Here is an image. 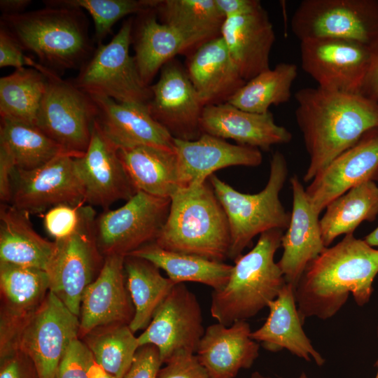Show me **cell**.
Instances as JSON below:
<instances>
[{
    "label": "cell",
    "mask_w": 378,
    "mask_h": 378,
    "mask_svg": "<svg viewBox=\"0 0 378 378\" xmlns=\"http://www.w3.org/2000/svg\"><path fill=\"white\" fill-rule=\"evenodd\" d=\"M295 115L309 164L308 183L368 130L378 127V104L358 93L304 88L295 94Z\"/></svg>",
    "instance_id": "6da1fadb"
},
{
    "label": "cell",
    "mask_w": 378,
    "mask_h": 378,
    "mask_svg": "<svg viewBox=\"0 0 378 378\" xmlns=\"http://www.w3.org/2000/svg\"><path fill=\"white\" fill-rule=\"evenodd\" d=\"M378 274V249L346 234L337 244L326 247L306 267L294 289L298 314L307 318H331L351 293L356 304L370 300Z\"/></svg>",
    "instance_id": "7a4b0ae2"
},
{
    "label": "cell",
    "mask_w": 378,
    "mask_h": 378,
    "mask_svg": "<svg viewBox=\"0 0 378 378\" xmlns=\"http://www.w3.org/2000/svg\"><path fill=\"white\" fill-rule=\"evenodd\" d=\"M154 242L165 250L214 261L228 258V220L208 180L180 188L172 195L167 219Z\"/></svg>",
    "instance_id": "3957f363"
},
{
    "label": "cell",
    "mask_w": 378,
    "mask_h": 378,
    "mask_svg": "<svg viewBox=\"0 0 378 378\" xmlns=\"http://www.w3.org/2000/svg\"><path fill=\"white\" fill-rule=\"evenodd\" d=\"M1 25L22 48L54 71L80 68L91 57L92 43L82 9L51 6L17 15H2Z\"/></svg>",
    "instance_id": "277c9868"
},
{
    "label": "cell",
    "mask_w": 378,
    "mask_h": 378,
    "mask_svg": "<svg viewBox=\"0 0 378 378\" xmlns=\"http://www.w3.org/2000/svg\"><path fill=\"white\" fill-rule=\"evenodd\" d=\"M284 230L262 232L253 248L234 260L229 280L211 293L210 312L218 323L229 326L256 315L274 300L286 284L274 255Z\"/></svg>",
    "instance_id": "5b68a950"
},
{
    "label": "cell",
    "mask_w": 378,
    "mask_h": 378,
    "mask_svg": "<svg viewBox=\"0 0 378 378\" xmlns=\"http://www.w3.org/2000/svg\"><path fill=\"white\" fill-rule=\"evenodd\" d=\"M285 156L276 151L270 160L267 183L260 192L242 193L214 174L208 178L227 216L230 232L228 258L235 260L253 239L272 229L288 227L290 214L286 211L279 194L288 177Z\"/></svg>",
    "instance_id": "8992f818"
},
{
    "label": "cell",
    "mask_w": 378,
    "mask_h": 378,
    "mask_svg": "<svg viewBox=\"0 0 378 378\" xmlns=\"http://www.w3.org/2000/svg\"><path fill=\"white\" fill-rule=\"evenodd\" d=\"M27 65L41 71L46 89L41 102L36 126L75 158L87 150L97 108L92 97L72 81L63 80L57 73L27 57Z\"/></svg>",
    "instance_id": "52a82bcc"
},
{
    "label": "cell",
    "mask_w": 378,
    "mask_h": 378,
    "mask_svg": "<svg viewBox=\"0 0 378 378\" xmlns=\"http://www.w3.org/2000/svg\"><path fill=\"white\" fill-rule=\"evenodd\" d=\"M133 20L123 22L107 44H98L72 81L90 96L111 98L120 103L148 104L152 98L150 86L142 80L134 57L130 54Z\"/></svg>",
    "instance_id": "ba28073f"
},
{
    "label": "cell",
    "mask_w": 378,
    "mask_h": 378,
    "mask_svg": "<svg viewBox=\"0 0 378 378\" xmlns=\"http://www.w3.org/2000/svg\"><path fill=\"white\" fill-rule=\"evenodd\" d=\"M96 212L90 205L78 209V222L69 236L55 240V249L46 270L49 291L76 316H80L81 300L101 264L96 238Z\"/></svg>",
    "instance_id": "9c48e42d"
},
{
    "label": "cell",
    "mask_w": 378,
    "mask_h": 378,
    "mask_svg": "<svg viewBox=\"0 0 378 378\" xmlns=\"http://www.w3.org/2000/svg\"><path fill=\"white\" fill-rule=\"evenodd\" d=\"M301 41L316 38L378 46V0H303L290 22Z\"/></svg>",
    "instance_id": "30bf717a"
},
{
    "label": "cell",
    "mask_w": 378,
    "mask_h": 378,
    "mask_svg": "<svg viewBox=\"0 0 378 378\" xmlns=\"http://www.w3.org/2000/svg\"><path fill=\"white\" fill-rule=\"evenodd\" d=\"M171 199L138 191L126 203L96 218L97 246L102 254L126 256L154 242L169 214Z\"/></svg>",
    "instance_id": "8fae6325"
},
{
    "label": "cell",
    "mask_w": 378,
    "mask_h": 378,
    "mask_svg": "<svg viewBox=\"0 0 378 378\" xmlns=\"http://www.w3.org/2000/svg\"><path fill=\"white\" fill-rule=\"evenodd\" d=\"M17 337L15 349L32 361L38 378H55L59 363L78 337V317L52 292L27 316Z\"/></svg>",
    "instance_id": "7c38bea8"
},
{
    "label": "cell",
    "mask_w": 378,
    "mask_h": 378,
    "mask_svg": "<svg viewBox=\"0 0 378 378\" xmlns=\"http://www.w3.org/2000/svg\"><path fill=\"white\" fill-rule=\"evenodd\" d=\"M376 48L340 38L305 39L301 66L321 88L359 94Z\"/></svg>",
    "instance_id": "4fadbf2b"
},
{
    "label": "cell",
    "mask_w": 378,
    "mask_h": 378,
    "mask_svg": "<svg viewBox=\"0 0 378 378\" xmlns=\"http://www.w3.org/2000/svg\"><path fill=\"white\" fill-rule=\"evenodd\" d=\"M10 190L9 204L29 214L42 213L59 204L77 206L85 202L75 157L66 153L34 169L15 167L10 175Z\"/></svg>",
    "instance_id": "5bb4252c"
},
{
    "label": "cell",
    "mask_w": 378,
    "mask_h": 378,
    "mask_svg": "<svg viewBox=\"0 0 378 378\" xmlns=\"http://www.w3.org/2000/svg\"><path fill=\"white\" fill-rule=\"evenodd\" d=\"M202 309L195 295L183 283L176 284L138 337L140 346L155 345L164 363L180 351L196 353L204 333Z\"/></svg>",
    "instance_id": "9a60e30c"
},
{
    "label": "cell",
    "mask_w": 378,
    "mask_h": 378,
    "mask_svg": "<svg viewBox=\"0 0 378 378\" xmlns=\"http://www.w3.org/2000/svg\"><path fill=\"white\" fill-rule=\"evenodd\" d=\"M147 104L152 116L175 138L192 141L202 134L200 119L204 107L186 69L172 59L161 69L158 81L150 85Z\"/></svg>",
    "instance_id": "2e32d148"
},
{
    "label": "cell",
    "mask_w": 378,
    "mask_h": 378,
    "mask_svg": "<svg viewBox=\"0 0 378 378\" xmlns=\"http://www.w3.org/2000/svg\"><path fill=\"white\" fill-rule=\"evenodd\" d=\"M85 191V202L104 210L120 200L127 201L138 191L116 148L104 136L96 120L86 152L75 158Z\"/></svg>",
    "instance_id": "e0dca14e"
},
{
    "label": "cell",
    "mask_w": 378,
    "mask_h": 378,
    "mask_svg": "<svg viewBox=\"0 0 378 378\" xmlns=\"http://www.w3.org/2000/svg\"><path fill=\"white\" fill-rule=\"evenodd\" d=\"M378 181V127L366 132L352 146L335 158L305 189L320 214L332 200L365 181Z\"/></svg>",
    "instance_id": "ac0fdd59"
},
{
    "label": "cell",
    "mask_w": 378,
    "mask_h": 378,
    "mask_svg": "<svg viewBox=\"0 0 378 378\" xmlns=\"http://www.w3.org/2000/svg\"><path fill=\"white\" fill-rule=\"evenodd\" d=\"M125 255H106L96 279L85 288L80 305L79 334L113 324H130L134 313L125 284Z\"/></svg>",
    "instance_id": "d6986e66"
},
{
    "label": "cell",
    "mask_w": 378,
    "mask_h": 378,
    "mask_svg": "<svg viewBox=\"0 0 378 378\" xmlns=\"http://www.w3.org/2000/svg\"><path fill=\"white\" fill-rule=\"evenodd\" d=\"M90 97L97 108L96 121L100 130L118 150L141 146L174 149V138L152 116L146 104Z\"/></svg>",
    "instance_id": "ffe728a7"
},
{
    "label": "cell",
    "mask_w": 378,
    "mask_h": 378,
    "mask_svg": "<svg viewBox=\"0 0 378 378\" xmlns=\"http://www.w3.org/2000/svg\"><path fill=\"white\" fill-rule=\"evenodd\" d=\"M181 188L206 181L218 169L232 166L257 167L262 162L260 150L232 144L206 133L195 140L174 139Z\"/></svg>",
    "instance_id": "44dd1931"
},
{
    "label": "cell",
    "mask_w": 378,
    "mask_h": 378,
    "mask_svg": "<svg viewBox=\"0 0 378 378\" xmlns=\"http://www.w3.org/2000/svg\"><path fill=\"white\" fill-rule=\"evenodd\" d=\"M200 128L202 133L263 150H269L274 145L288 144L293 139L288 130L275 122L270 111L248 112L227 102L204 106Z\"/></svg>",
    "instance_id": "7402d4cb"
},
{
    "label": "cell",
    "mask_w": 378,
    "mask_h": 378,
    "mask_svg": "<svg viewBox=\"0 0 378 378\" xmlns=\"http://www.w3.org/2000/svg\"><path fill=\"white\" fill-rule=\"evenodd\" d=\"M293 209L288 227L281 239L283 253L277 262L287 284H298L307 265L326 247L319 214L311 205L305 188L296 175L290 178Z\"/></svg>",
    "instance_id": "603a6c76"
},
{
    "label": "cell",
    "mask_w": 378,
    "mask_h": 378,
    "mask_svg": "<svg viewBox=\"0 0 378 378\" xmlns=\"http://www.w3.org/2000/svg\"><path fill=\"white\" fill-rule=\"evenodd\" d=\"M220 36L246 82L270 69V55L276 37L262 6L253 13L225 19Z\"/></svg>",
    "instance_id": "cb8c5ba5"
},
{
    "label": "cell",
    "mask_w": 378,
    "mask_h": 378,
    "mask_svg": "<svg viewBox=\"0 0 378 378\" xmlns=\"http://www.w3.org/2000/svg\"><path fill=\"white\" fill-rule=\"evenodd\" d=\"M251 332L246 321L229 326L217 323L206 328L196 355L211 378H235L240 370L253 365L260 347Z\"/></svg>",
    "instance_id": "d4e9b609"
},
{
    "label": "cell",
    "mask_w": 378,
    "mask_h": 378,
    "mask_svg": "<svg viewBox=\"0 0 378 378\" xmlns=\"http://www.w3.org/2000/svg\"><path fill=\"white\" fill-rule=\"evenodd\" d=\"M186 70L204 106L226 102L246 83L221 36L195 48Z\"/></svg>",
    "instance_id": "484cf974"
},
{
    "label": "cell",
    "mask_w": 378,
    "mask_h": 378,
    "mask_svg": "<svg viewBox=\"0 0 378 378\" xmlns=\"http://www.w3.org/2000/svg\"><path fill=\"white\" fill-rule=\"evenodd\" d=\"M270 314L265 323L251 332V337L265 349L277 352L284 349L306 361L312 359L321 366L325 359L304 333L298 311L294 287L286 284L277 297L268 303Z\"/></svg>",
    "instance_id": "4316f807"
},
{
    "label": "cell",
    "mask_w": 378,
    "mask_h": 378,
    "mask_svg": "<svg viewBox=\"0 0 378 378\" xmlns=\"http://www.w3.org/2000/svg\"><path fill=\"white\" fill-rule=\"evenodd\" d=\"M29 214L11 204L0 208V262L47 270L55 241L41 237L33 228Z\"/></svg>",
    "instance_id": "83f0119b"
},
{
    "label": "cell",
    "mask_w": 378,
    "mask_h": 378,
    "mask_svg": "<svg viewBox=\"0 0 378 378\" xmlns=\"http://www.w3.org/2000/svg\"><path fill=\"white\" fill-rule=\"evenodd\" d=\"M118 154L137 191L171 199L181 188L174 149L141 146Z\"/></svg>",
    "instance_id": "f1b7e54d"
},
{
    "label": "cell",
    "mask_w": 378,
    "mask_h": 378,
    "mask_svg": "<svg viewBox=\"0 0 378 378\" xmlns=\"http://www.w3.org/2000/svg\"><path fill=\"white\" fill-rule=\"evenodd\" d=\"M162 23L178 31L190 50L220 36L225 18L215 0H157Z\"/></svg>",
    "instance_id": "f546056e"
},
{
    "label": "cell",
    "mask_w": 378,
    "mask_h": 378,
    "mask_svg": "<svg viewBox=\"0 0 378 378\" xmlns=\"http://www.w3.org/2000/svg\"><path fill=\"white\" fill-rule=\"evenodd\" d=\"M128 255L151 262L163 270L175 284L197 282L210 286L214 290L225 286L233 267L224 262L165 250L155 242L147 244Z\"/></svg>",
    "instance_id": "4dcf8cb0"
},
{
    "label": "cell",
    "mask_w": 378,
    "mask_h": 378,
    "mask_svg": "<svg viewBox=\"0 0 378 378\" xmlns=\"http://www.w3.org/2000/svg\"><path fill=\"white\" fill-rule=\"evenodd\" d=\"M319 220L322 239L328 247L337 237L353 234L364 221L378 215V186L374 181L360 183L328 204Z\"/></svg>",
    "instance_id": "1f68e13d"
},
{
    "label": "cell",
    "mask_w": 378,
    "mask_h": 378,
    "mask_svg": "<svg viewBox=\"0 0 378 378\" xmlns=\"http://www.w3.org/2000/svg\"><path fill=\"white\" fill-rule=\"evenodd\" d=\"M124 270L127 288L134 306L129 324L134 333L147 328L155 311L176 284L164 277L153 263L139 257L126 255Z\"/></svg>",
    "instance_id": "d6a6232c"
},
{
    "label": "cell",
    "mask_w": 378,
    "mask_h": 378,
    "mask_svg": "<svg viewBox=\"0 0 378 378\" xmlns=\"http://www.w3.org/2000/svg\"><path fill=\"white\" fill-rule=\"evenodd\" d=\"M150 10L144 13L134 40L136 65L148 86L164 64L176 55L190 50L178 31L159 23L155 15H149Z\"/></svg>",
    "instance_id": "836d02e7"
},
{
    "label": "cell",
    "mask_w": 378,
    "mask_h": 378,
    "mask_svg": "<svg viewBox=\"0 0 378 378\" xmlns=\"http://www.w3.org/2000/svg\"><path fill=\"white\" fill-rule=\"evenodd\" d=\"M47 80L34 67L15 69L0 78L1 118L35 125Z\"/></svg>",
    "instance_id": "e575fe53"
},
{
    "label": "cell",
    "mask_w": 378,
    "mask_h": 378,
    "mask_svg": "<svg viewBox=\"0 0 378 378\" xmlns=\"http://www.w3.org/2000/svg\"><path fill=\"white\" fill-rule=\"evenodd\" d=\"M0 148L11 157L16 168L23 170L68 154L36 126L6 118H1Z\"/></svg>",
    "instance_id": "d590c367"
},
{
    "label": "cell",
    "mask_w": 378,
    "mask_h": 378,
    "mask_svg": "<svg viewBox=\"0 0 378 378\" xmlns=\"http://www.w3.org/2000/svg\"><path fill=\"white\" fill-rule=\"evenodd\" d=\"M298 74L295 64H277L274 69H267L246 82L226 102L246 111L266 113L272 105L289 101Z\"/></svg>",
    "instance_id": "8d00e7d4"
},
{
    "label": "cell",
    "mask_w": 378,
    "mask_h": 378,
    "mask_svg": "<svg viewBox=\"0 0 378 378\" xmlns=\"http://www.w3.org/2000/svg\"><path fill=\"white\" fill-rule=\"evenodd\" d=\"M0 285L12 316L20 317L41 304L50 280L46 270L0 262Z\"/></svg>",
    "instance_id": "74e56055"
},
{
    "label": "cell",
    "mask_w": 378,
    "mask_h": 378,
    "mask_svg": "<svg viewBox=\"0 0 378 378\" xmlns=\"http://www.w3.org/2000/svg\"><path fill=\"white\" fill-rule=\"evenodd\" d=\"M86 344L95 362L117 378H123L140 347L138 337L128 324L106 326L94 331L88 336Z\"/></svg>",
    "instance_id": "f35d334b"
},
{
    "label": "cell",
    "mask_w": 378,
    "mask_h": 378,
    "mask_svg": "<svg viewBox=\"0 0 378 378\" xmlns=\"http://www.w3.org/2000/svg\"><path fill=\"white\" fill-rule=\"evenodd\" d=\"M46 6H68L85 10L94 24V40L98 43L111 33L115 23L130 14H141L155 8L157 0H50Z\"/></svg>",
    "instance_id": "ab89813d"
},
{
    "label": "cell",
    "mask_w": 378,
    "mask_h": 378,
    "mask_svg": "<svg viewBox=\"0 0 378 378\" xmlns=\"http://www.w3.org/2000/svg\"><path fill=\"white\" fill-rule=\"evenodd\" d=\"M94 361L87 344L77 338L62 356L55 378H88L89 370Z\"/></svg>",
    "instance_id": "60d3db41"
},
{
    "label": "cell",
    "mask_w": 378,
    "mask_h": 378,
    "mask_svg": "<svg viewBox=\"0 0 378 378\" xmlns=\"http://www.w3.org/2000/svg\"><path fill=\"white\" fill-rule=\"evenodd\" d=\"M164 363L157 378H211L195 353L178 351Z\"/></svg>",
    "instance_id": "b9f144b4"
},
{
    "label": "cell",
    "mask_w": 378,
    "mask_h": 378,
    "mask_svg": "<svg viewBox=\"0 0 378 378\" xmlns=\"http://www.w3.org/2000/svg\"><path fill=\"white\" fill-rule=\"evenodd\" d=\"M80 206L59 204L48 210L43 218V225L48 234L55 240L71 234L78 222Z\"/></svg>",
    "instance_id": "7bdbcfd3"
},
{
    "label": "cell",
    "mask_w": 378,
    "mask_h": 378,
    "mask_svg": "<svg viewBox=\"0 0 378 378\" xmlns=\"http://www.w3.org/2000/svg\"><path fill=\"white\" fill-rule=\"evenodd\" d=\"M162 364L155 345L141 346L123 378H157Z\"/></svg>",
    "instance_id": "ee69618b"
},
{
    "label": "cell",
    "mask_w": 378,
    "mask_h": 378,
    "mask_svg": "<svg viewBox=\"0 0 378 378\" xmlns=\"http://www.w3.org/2000/svg\"><path fill=\"white\" fill-rule=\"evenodd\" d=\"M0 371V378H38L36 370L31 359L18 349L13 350L4 356Z\"/></svg>",
    "instance_id": "f6af8a7d"
},
{
    "label": "cell",
    "mask_w": 378,
    "mask_h": 378,
    "mask_svg": "<svg viewBox=\"0 0 378 378\" xmlns=\"http://www.w3.org/2000/svg\"><path fill=\"white\" fill-rule=\"evenodd\" d=\"M14 36L4 26L0 29V67L13 66L15 69L27 65V56Z\"/></svg>",
    "instance_id": "bcb514c9"
},
{
    "label": "cell",
    "mask_w": 378,
    "mask_h": 378,
    "mask_svg": "<svg viewBox=\"0 0 378 378\" xmlns=\"http://www.w3.org/2000/svg\"><path fill=\"white\" fill-rule=\"evenodd\" d=\"M215 3L225 20L253 13L262 7L258 0H215Z\"/></svg>",
    "instance_id": "7dc6e473"
},
{
    "label": "cell",
    "mask_w": 378,
    "mask_h": 378,
    "mask_svg": "<svg viewBox=\"0 0 378 378\" xmlns=\"http://www.w3.org/2000/svg\"><path fill=\"white\" fill-rule=\"evenodd\" d=\"M15 167V165L11 157L0 148V199L3 203H10V175Z\"/></svg>",
    "instance_id": "c3c4849f"
},
{
    "label": "cell",
    "mask_w": 378,
    "mask_h": 378,
    "mask_svg": "<svg viewBox=\"0 0 378 378\" xmlns=\"http://www.w3.org/2000/svg\"><path fill=\"white\" fill-rule=\"evenodd\" d=\"M359 94L378 104V46Z\"/></svg>",
    "instance_id": "681fc988"
},
{
    "label": "cell",
    "mask_w": 378,
    "mask_h": 378,
    "mask_svg": "<svg viewBox=\"0 0 378 378\" xmlns=\"http://www.w3.org/2000/svg\"><path fill=\"white\" fill-rule=\"evenodd\" d=\"M31 4V0H1L0 9L2 15H17L24 13Z\"/></svg>",
    "instance_id": "f907efd6"
},
{
    "label": "cell",
    "mask_w": 378,
    "mask_h": 378,
    "mask_svg": "<svg viewBox=\"0 0 378 378\" xmlns=\"http://www.w3.org/2000/svg\"><path fill=\"white\" fill-rule=\"evenodd\" d=\"M88 378H117L108 373L95 361L89 370Z\"/></svg>",
    "instance_id": "816d5d0a"
},
{
    "label": "cell",
    "mask_w": 378,
    "mask_h": 378,
    "mask_svg": "<svg viewBox=\"0 0 378 378\" xmlns=\"http://www.w3.org/2000/svg\"><path fill=\"white\" fill-rule=\"evenodd\" d=\"M364 240L370 246H378V227L365 236Z\"/></svg>",
    "instance_id": "f5cc1de1"
},
{
    "label": "cell",
    "mask_w": 378,
    "mask_h": 378,
    "mask_svg": "<svg viewBox=\"0 0 378 378\" xmlns=\"http://www.w3.org/2000/svg\"><path fill=\"white\" fill-rule=\"evenodd\" d=\"M249 378H271L261 374L259 372H254L251 374ZM298 378H311L308 377L304 372H302Z\"/></svg>",
    "instance_id": "db71d44e"
},
{
    "label": "cell",
    "mask_w": 378,
    "mask_h": 378,
    "mask_svg": "<svg viewBox=\"0 0 378 378\" xmlns=\"http://www.w3.org/2000/svg\"><path fill=\"white\" fill-rule=\"evenodd\" d=\"M375 365L377 367V373L375 378H378V360H377Z\"/></svg>",
    "instance_id": "11a10c76"
}]
</instances>
